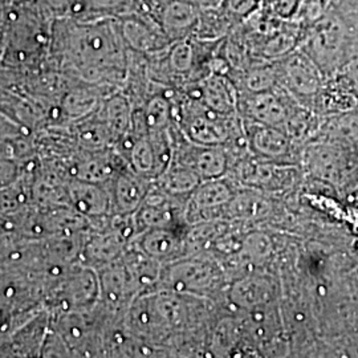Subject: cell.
I'll return each instance as SVG.
<instances>
[{"label": "cell", "mask_w": 358, "mask_h": 358, "mask_svg": "<svg viewBox=\"0 0 358 358\" xmlns=\"http://www.w3.org/2000/svg\"><path fill=\"white\" fill-rule=\"evenodd\" d=\"M272 252V243L264 234H248L243 238L241 250L235 254L239 257L241 264L260 266L263 264Z\"/></svg>", "instance_id": "e0dca14e"}, {"label": "cell", "mask_w": 358, "mask_h": 358, "mask_svg": "<svg viewBox=\"0 0 358 358\" xmlns=\"http://www.w3.org/2000/svg\"><path fill=\"white\" fill-rule=\"evenodd\" d=\"M185 96L201 101L206 108L219 115H238L239 90L230 76L210 73L187 84Z\"/></svg>", "instance_id": "ba28073f"}, {"label": "cell", "mask_w": 358, "mask_h": 358, "mask_svg": "<svg viewBox=\"0 0 358 358\" xmlns=\"http://www.w3.org/2000/svg\"><path fill=\"white\" fill-rule=\"evenodd\" d=\"M296 103L299 101L279 85L273 90L257 93L239 90L238 115L245 121L284 130L288 115Z\"/></svg>", "instance_id": "5b68a950"}, {"label": "cell", "mask_w": 358, "mask_h": 358, "mask_svg": "<svg viewBox=\"0 0 358 358\" xmlns=\"http://www.w3.org/2000/svg\"><path fill=\"white\" fill-rule=\"evenodd\" d=\"M263 1L264 0H220L217 6L236 26H241L263 7Z\"/></svg>", "instance_id": "ac0fdd59"}, {"label": "cell", "mask_w": 358, "mask_h": 358, "mask_svg": "<svg viewBox=\"0 0 358 358\" xmlns=\"http://www.w3.org/2000/svg\"><path fill=\"white\" fill-rule=\"evenodd\" d=\"M173 161L190 167L202 182L224 177L230 170V153L227 146L198 145L185 137L174 152Z\"/></svg>", "instance_id": "52a82bcc"}, {"label": "cell", "mask_w": 358, "mask_h": 358, "mask_svg": "<svg viewBox=\"0 0 358 358\" xmlns=\"http://www.w3.org/2000/svg\"><path fill=\"white\" fill-rule=\"evenodd\" d=\"M201 11L202 6L196 0H169L162 11V28L170 43L195 34Z\"/></svg>", "instance_id": "8fae6325"}, {"label": "cell", "mask_w": 358, "mask_h": 358, "mask_svg": "<svg viewBox=\"0 0 358 358\" xmlns=\"http://www.w3.org/2000/svg\"><path fill=\"white\" fill-rule=\"evenodd\" d=\"M278 292V282L273 278L251 271L231 282L227 297L234 307L251 312L275 306Z\"/></svg>", "instance_id": "9c48e42d"}, {"label": "cell", "mask_w": 358, "mask_h": 358, "mask_svg": "<svg viewBox=\"0 0 358 358\" xmlns=\"http://www.w3.org/2000/svg\"><path fill=\"white\" fill-rule=\"evenodd\" d=\"M202 179L192 171L190 167L185 166L179 162L171 161L170 166L166 169L165 187L167 192L174 196H187L192 194L199 185Z\"/></svg>", "instance_id": "2e32d148"}, {"label": "cell", "mask_w": 358, "mask_h": 358, "mask_svg": "<svg viewBox=\"0 0 358 358\" xmlns=\"http://www.w3.org/2000/svg\"><path fill=\"white\" fill-rule=\"evenodd\" d=\"M226 269L222 262L211 254L189 255L173 262L166 272L170 291L202 299L222 289Z\"/></svg>", "instance_id": "7a4b0ae2"}, {"label": "cell", "mask_w": 358, "mask_h": 358, "mask_svg": "<svg viewBox=\"0 0 358 358\" xmlns=\"http://www.w3.org/2000/svg\"><path fill=\"white\" fill-rule=\"evenodd\" d=\"M243 125L248 150L255 157L279 164H299V158L303 157L299 153V143L284 130L245 120Z\"/></svg>", "instance_id": "8992f818"}, {"label": "cell", "mask_w": 358, "mask_h": 358, "mask_svg": "<svg viewBox=\"0 0 358 358\" xmlns=\"http://www.w3.org/2000/svg\"><path fill=\"white\" fill-rule=\"evenodd\" d=\"M146 251L157 259L178 260L187 252L186 232L182 229H158L146 235L145 239Z\"/></svg>", "instance_id": "4fadbf2b"}, {"label": "cell", "mask_w": 358, "mask_h": 358, "mask_svg": "<svg viewBox=\"0 0 358 358\" xmlns=\"http://www.w3.org/2000/svg\"><path fill=\"white\" fill-rule=\"evenodd\" d=\"M241 92L257 93L273 90L279 85V73L276 62L255 60L235 80Z\"/></svg>", "instance_id": "5bb4252c"}, {"label": "cell", "mask_w": 358, "mask_h": 358, "mask_svg": "<svg viewBox=\"0 0 358 358\" xmlns=\"http://www.w3.org/2000/svg\"><path fill=\"white\" fill-rule=\"evenodd\" d=\"M239 327L234 320H223L215 331V336L213 340V345L215 346V356H224L227 353H232L235 350L239 337Z\"/></svg>", "instance_id": "d6986e66"}, {"label": "cell", "mask_w": 358, "mask_h": 358, "mask_svg": "<svg viewBox=\"0 0 358 358\" xmlns=\"http://www.w3.org/2000/svg\"><path fill=\"white\" fill-rule=\"evenodd\" d=\"M308 170L319 179L333 185L344 180L352 166L349 157L340 146L331 143H316L308 146L303 153Z\"/></svg>", "instance_id": "30bf717a"}, {"label": "cell", "mask_w": 358, "mask_h": 358, "mask_svg": "<svg viewBox=\"0 0 358 358\" xmlns=\"http://www.w3.org/2000/svg\"><path fill=\"white\" fill-rule=\"evenodd\" d=\"M276 63L279 87L287 90L296 101L312 109L313 100L327 78L319 65L300 47L276 60Z\"/></svg>", "instance_id": "3957f363"}, {"label": "cell", "mask_w": 358, "mask_h": 358, "mask_svg": "<svg viewBox=\"0 0 358 358\" xmlns=\"http://www.w3.org/2000/svg\"><path fill=\"white\" fill-rule=\"evenodd\" d=\"M236 27L230 17L219 8V6L202 7L194 36L201 40L217 41L229 36Z\"/></svg>", "instance_id": "9a60e30c"}, {"label": "cell", "mask_w": 358, "mask_h": 358, "mask_svg": "<svg viewBox=\"0 0 358 358\" xmlns=\"http://www.w3.org/2000/svg\"><path fill=\"white\" fill-rule=\"evenodd\" d=\"M120 202L125 208H129L130 206L136 205L140 201L141 196V187L130 180H125L120 186Z\"/></svg>", "instance_id": "44dd1931"}, {"label": "cell", "mask_w": 358, "mask_h": 358, "mask_svg": "<svg viewBox=\"0 0 358 358\" xmlns=\"http://www.w3.org/2000/svg\"><path fill=\"white\" fill-rule=\"evenodd\" d=\"M271 211V203L264 192L248 187H241L239 192L223 208V220L248 222L266 217Z\"/></svg>", "instance_id": "7c38bea8"}, {"label": "cell", "mask_w": 358, "mask_h": 358, "mask_svg": "<svg viewBox=\"0 0 358 358\" xmlns=\"http://www.w3.org/2000/svg\"><path fill=\"white\" fill-rule=\"evenodd\" d=\"M198 3L202 7H214V6H217L220 3V0H198Z\"/></svg>", "instance_id": "7402d4cb"}, {"label": "cell", "mask_w": 358, "mask_h": 358, "mask_svg": "<svg viewBox=\"0 0 358 358\" xmlns=\"http://www.w3.org/2000/svg\"><path fill=\"white\" fill-rule=\"evenodd\" d=\"M301 3L303 0H264L262 8L279 19L291 20L299 13Z\"/></svg>", "instance_id": "ffe728a7"}, {"label": "cell", "mask_w": 358, "mask_h": 358, "mask_svg": "<svg viewBox=\"0 0 358 358\" xmlns=\"http://www.w3.org/2000/svg\"><path fill=\"white\" fill-rule=\"evenodd\" d=\"M241 186L224 176L220 178L203 180L189 195L185 205V222L187 226L223 220V208L239 192Z\"/></svg>", "instance_id": "277c9868"}, {"label": "cell", "mask_w": 358, "mask_h": 358, "mask_svg": "<svg viewBox=\"0 0 358 358\" xmlns=\"http://www.w3.org/2000/svg\"><path fill=\"white\" fill-rule=\"evenodd\" d=\"M174 118L183 137L198 145L229 146L245 137L241 115H219L187 96L174 109Z\"/></svg>", "instance_id": "6da1fadb"}]
</instances>
